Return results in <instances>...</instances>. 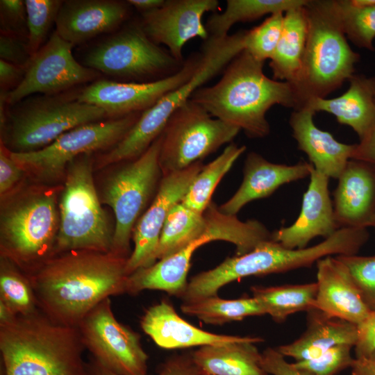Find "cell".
<instances>
[{
  "label": "cell",
  "mask_w": 375,
  "mask_h": 375,
  "mask_svg": "<svg viewBox=\"0 0 375 375\" xmlns=\"http://www.w3.org/2000/svg\"><path fill=\"white\" fill-rule=\"evenodd\" d=\"M198 375H212V374H199Z\"/></svg>",
  "instance_id": "db71d44e"
},
{
  "label": "cell",
  "mask_w": 375,
  "mask_h": 375,
  "mask_svg": "<svg viewBox=\"0 0 375 375\" xmlns=\"http://www.w3.org/2000/svg\"><path fill=\"white\" fill-rule=\"evenodd\" d=\"M181 310L184 314L195 317L206 324L217 325L266 314L262 306L253 297L224 299L217 295L210 296L183 301Z\"/></svg>",
  "instance_id": "836d02e7"
},
{
  "label": "cell",
  "mask_w": 375,
  "mask_h": 375,
  "mask_svg": "<svg viewBox=\"0 0 375 375\" xmlns=\"http://www.w3.org/2000/svg\"><path fill=\"white\" fill-rule=\"evenodd\" d=\"M77 327L56 323L40 310L0 323L4 375H88Z\"/></svg>",
  "instance_id": "3957f363"
},
{
  "label": "cell",
  "mask_w": 375,
  "mask_h": 375,
  "mask_svg": "<svg viewBox=\"0 0 375 375\" xmlns=\"http://www.w3.org/2000/svg\"><path fill=\"white\" fill-rule=\"evenodd\" d=\"M260 365L269 375H308L288 362L277 349H265L261 353Z\"/></svg>",
  "instance_id": "f6af8a7d"
},
{
  "label": "cell",
  "mask_w": 375,
  "mask_h": 375,
  "mask_svg": "<svg viewBox=\"0 0 375 375\" xmlns=\"http://www.w3.org/2000/svg\"><path fill=\"white\" fill-rule=\"evenodd\" d=\"M164 0H128V3L142 13L149 12L161 7Z\"/></svg>",
  "instance_id": "816d5d0a"
},
{
  "label": "cell",
  "mask_w": 375,
  "mask_h": 375,
  "mask_svg": "<svg viewBox=\"0 0 375 375\" xmlns=\"http://www.w3.org/2000/svg\"><path fill=\"white\" fill-rule=\"evenodd\" d=\"M349 87L342 95L315 98L305 107L314 112L324 111L334 115L342 124L350 126L362 139L375 124V99L370 78L354 74Z\"/></svg>",
  "instance_id": "4316f807"
},
{
  "label": "cell",
  "mask_w": 375,
  "mask_h": 375,
  "mask_svg": "<svg viewBox=\"0 0 375 375\" xmlns=\"http://www.w3.org/2000/svg\"><path fill=\"white\" fill-rule=\"evenodd\" d=\"M0 58L1 60L26 67L31 58L28 40L15 35L1 33Z\"/></svg>",
  "instance_id": "ee69618b"
},
{
  "label": "cell",
  "mask_w": 375,
  "mask_h": 375,
  "mask_svg": "<svg viewBox=\"0 0 375 375\" xmlns=\"http://www.w3.org/2000/svg\"><path fill=\"white\" fill-rule=\"evenodd\" d=\"M24 169L10 156L6 148L0 151V194L4 195L19 182L24 174Z\"/></svg>",
  "instance_id": "7dc6e473"
},
{
  "label": "cell",
  "mask_w": 375,
  "mask_h": 375,
  "mask_svg": "<svg viewBox=\"0 0 375 375\" xmlns=\"http://www.w3.org/2000/svg\"><path fill=\"white\" fill-rule=\"evenodd\" d=\"M307 312L305 332L294 342L277 348L283 356L299 362L317 358L336 345L354 347L358 338L356 324L331 317L317 308Z\"/></svg>",
  "instance_id": "484cf974"
},
{
  "label": "cell",
  "mask_w": 375,
  "mask_h": 375,
  "mask_svg": "<svg viewBox=\"0 0 375 375\" xmlns=\"http://www.w3.org/2000/svg\"><path fill=\"white\" fill-rule=\"evenodd\" d=\"M245 150V146L231 143L215 160L203 165L181 203L188 208L202 213L212 201V195L218 183Z\"/></svg>",
  "instance_id": "e575fe53"
},
{
  "label": "cell",
  "mask_w": 375,
  "mask_h": 375,
  "mask_svg": "<svg viewBox=\"0 0 375 375\" xmlns=\"http://www.w3.org/2000/svg\"><path fill=\"white\" fill-rule=\"evenodd\" d=\"M240 129L212 117L189 99L171 115L162 133L159 163L163 175L201 161L231 142Z\"/></svg>",
  "instance_id": "8fae6325"
},
{
  "label": "cell",
  "mask_w": 375,
  "mask_h": 375,
  "mask_svg": "<svg viewBox=\"0 0 375 375\" xmlns=\"http://www.w3.org/2000/svg\"><path fill=\"white\" fill-rule=\"evenodd\" d=\"M251 290L253 297L276 322H283L293 313L315 308L316 282L271 287L253 286Z\"/></svg>",
  "instance_id": "1f68e13d"
},
{
  "label": "cell",
  "mask_w": 375,
  "mask_h": 375,
  "mask_svg": "<svg viewBox=\"0 0 375 375\" xmlns=\"http://www.w3.org/2000/svg\"><path fill=\"white\" fill-rule=\"evenodd\" d=\"M218 8L217 0H165L161 7L142 13L140 24L154 43L165 45L176 60L183 62L185 44L197 37L208 39L202 17Z\"/></svg>",
  "instance_id": "e0dca14e"
},
{
  "label": "cell",
  "mask_w": 375,
  "mask_h": 375,
  "mask_svg": "<svg viewBox=\"0 0 375 375\" xmlns=\"http://www.w3.org/2000/svg\"><path fill=\"white\" fill-rule=\"evenodd\" d=\"M0 301L16 315L39 310L28 276L3 258H1L0 265Z\"/></svg>",
  "instance_id": "d590c367"
},
{
  "label": "cell",
  "mask_w": 375,
  "mask_h": 375,
  "mask_svg": "<svg viewBox=\"0 0 375 375\" xmlns=\"http://www.w3.org/2000/svg\"><path fill=\"white\" fill-rule=\"evenodd\" d=\"M370 80L372 85V88L374 91V99H375V76L373 77H371Z\"/></svg>",
  "instance_id": "f5cc1de1"
},
{
  "label": "cell",
  "mask_w": 375,
  "mask_h": 375,
  "mask_svg": "<svg viewBox=\"0 0 375 375\" xmlns=\"http://www.w3.org/2000/svg\"><path fill=\"white\" fill-rule=\"evenodd\" d=\"M208 242L207 238H201L150 266L135 271L128 276L126 294L157 290L181 299L188 284L187 276L192 256L197 249Z\"/></svg>",
  "instance_id": "83f0119b"
},
{
  "label": "cell",
  "mask_w": 375,
  "mask_h": 375,
  "mask_svg": "<svg viewBox=\"0 0 375 375\" xmlns=\"http://www.w3.org/2000/svg\"><path fill=\"white\" fill-rule=\"evenodd\" d=\"M128 3L115 0L62 1L56 31L74 46L117 29L128 18Z\"/></svg>",
  "instance_id": "44dd1931"
},
{
  "label": "cell",
  "mask_w": 375,
  "mask_h": 375,
  "mask_svg": "<svg viewBox=\"0 0 375 375\" xmlns=\"http://www.w3.org/2000/svg\"><path fill=\"white\" fill-rule=\"evenodd\" d=\"M206 233L207 220L203 212H195L181 202L176 204L169 212L161 231L155 261L174 254L201 238L209 240Z\"/></svg>",
  "instance_id": "4dcf8cb0"
},
{
  "label": "cell",
  "mask_w": 375,
  "mask_h": 375,
  "mask_svg": "<svg viewBox=\"0 0 375 375\" xmlns=\"http://www.w3.org/2000/svg\"><path fill=\"white\" fill-rule=\"evenodd\" d=\"M160 135L140 157L123 162L104 186L101 201L112 209L115 218L111 252L119 256L129 257L133 228L160 185Z\"/></svg>",
  "instance_id": "ba28073f"
},
{
  "label": "cell",
  "mask_w": 375,
  "mask_h": 375,
  "mask_svg": "<svg viewBox=\"0 0 375 375\" xmlns=\"http://www.w3.org/2000/svg\"><path fill=\"white\" fill-rule=\"evenodd\" d=\"M351 159L375 165V124L359 143L355 144Z\"/></svg>",
  "instance_id": "681fc988"
},
{
  "label": "cell",
  "mask_w": 375,
  "mask_h": 375,
  "mask_svg": "<svg viewBox=\"0 0 375 375\" xmlns=\"http://www.w3.org/2000/svg\"><path fill=\"white\" fill-rule=\"evenodd\" d=\"M26 67L0 59V91L10 92L22 81Z\"/></svg>",
  "instance_id": "c3c4849f"
},
{
  "label": "cell",
  "mask_w": 375,
  "mask_h": 375,
  "mask_svg": "<svg viewBox=\"0 0 375 375\" xmlns=\"http://www.w3.org/2000/svg\"><path fill=\"white\" fill-rule=\"evenodd\" d=\"M62 1L26 0L28 45L31 56L45 43Z\"/></svg>",
  "instance_id": "74e56055"
},
{
  "label": "cell",
  "mask_w": 375,
  "mask_h": 375,
  "mask_svg": "<svg viewBox=\"0 0 375 375\" xmlns=\"http://www.w3.org/2000/svg\"><path fill=\"white\" fill-rule=\"evenodd\" d=\"M317 292L315 308L354 324L370 312L348 269L336 256L316 262Z\"/></svg>",
  "instance_id": "603a6c76"
},
{
  "label": "cell",
  "mask_w": 375,
  "mask_h": 375,
  "mask_svg": "<svg viewBox=\"0 0 375 375\" xmlns=\"http://www.w3.org/2000/svg\"><path fill=\"white\" fill-rule=\"evenodd\" d=\"M73 47L55 31L31 56L19 85L8 93V106L34 94H60L97 81L101 73L79 63L72 54Z\"/></svg>",
  "instance_id": "5bb4252c"
},
{
  "label": "cell",
  "mask_w": 375,
  "mask_h": 375,
  "mask_svg": "<svg viewBox=\"0 0 375 375\" xmlns=\"http://www.w3.org/2000/svg\"><path fill=\"white\" fill-rule=\"evenodd\" d=\"M263 64L243 50L227 65L219 81L201 87L190 99L249 138L266 137L270 132L268 110L281 105L296 110L298 101L292 85L267 77Z\"/></svg>",
  "instance_id": "7a4b0ae2"
},
{
  "label": "cell",
  "mask_w": 375,
  "mask_h": 375,
  "mask_svg": "<svg viewBox=\"0 0 375 375\" xmlns=\"http://www.w3.org/2000/svg\"><path fill=\"white\" fill-rule=\"evenodd\" d=\"M202 58V52L193 54L176 73L158 81L135 83L97 80L81 89L78 99L101 108L109 119L142 113L190 78Z\"/></svg>",
  "instance_id": "9a60e30c"
},
{
  "label": "cell",
  "mask_w": 375,
  "mask_h": 375,
  "mask_svg": "<svg viewBox=\"0 0 375 375\" xmlns=\"http://www.w3.org/2000/svg\"><path fill=\"white\" fill-rule=\"evenodd\" d=\"M141 113L101 120L74 128L48 146L32 152L9 151L25 172L44 181L60 177L68 165L85 153L115 146L135 124Z\"/></svg>",
  "instance_id": "7c38bea8"
},
{
  "label": "cell",
  "mask_w": 375,
  "mask_h": 375,
  "mask_svg": "<svg viewBox=\"0 0 375 375\" xmlns=\"http://www.w3.org/2000/svg\"><path fill=\"white\" fill-rule=\"evenodd\" d=\"M333 5L347 38L358 48L374 51L375 5L359 6L352 0H333Z\"/></svg>",
  "instance_id": "8d00e7d4"
},
{
  "label": "cell",
  "mask_w": 375,
  "mask_h": 375,
  "mask_svg": "<svg viewBox=\"0 0 375 375\" xmlns=\"http://www.w3.org/2000/svg\"><path fill=\"white\" fill-rule=\"evenodd\" d=\"M305 5L284 12L281 38L269 62L274 79L288 82L292 85L300 74L307 40Z\"/></svg>",
  "instance_id": "f546056e"
},
{
  "label": "cell",
  "mask_w": 375,
  "mask_h": 375,
  "mask_svg": "<svg viewBox=\"0 0 375 375\" xmlns=\"http://www.w3.org/2000/svg\"><path fill=\"white\" fill-rule=\"evenodd\" d=\"M373 227H374V228H375V223H374V226H373Z\"/></svg>",
  "instance_id": "11a10c76"
},
{
  "label": "cell",
  "mask_w": 375,
  "mask_h": 375,
  "mask_svg": "<svg viewBox=\"0 0 375 375\" xmlns=\"http://www.w3.org/2000/svg\"><path fill=\"white\" fill-rule=\"evenodd\" d=\"M1 258L29 274L53 256L59 226L53 189L25 192L1 210Z\"/></svg>",
  "instance_id": "8992f818"
},
{
  "label": "cell",
  "mask_w": 375,
  "mask_h": 375,
  "mask_svg": "<svg viewBox=\"0 0 375 375\" xmlns=\"http://www.w3.org/2000/svg\"><path fill=\"white\" fill-rule=\"evenodd\" d=\"M358 327V338L354 346L356 358L367 357L375 352V310L370 311Z\"/></svg>",
  "instance_id": "bcb514c9"
},
{
  "label": "cell",
  "mask_w": 375,
  "mask_h": 375,
  "mask_svg": "<svg viewBox=\"0 0 375 375\" xmlns=\"http://www.w3.org/2000/svg\"><path fill=\"white\" fill-rule=\"evenodd\" d=\"M283 17L284 12L272 14L258 26L245 31L244 50L259 61L271 59L281 38Z\"/></svg>",
  "instance_id": "f35d334b"
},
{
  "label": "cell",
  "mask_w": 375,
  "mask_h": 375,
  "mask_svg": "<svg viewBox=\"0 0 375 375\" xmlns=\"http://www.w3.org/2000/svg\"><path fill=\"white\" fill-rule=\"evenodd\" d=\"M315 112L304 107L294 110L289 124L298 149L308 156L315 169L338 179L352 158L355 144L342 143L314 123Z\"/></svg>",
  "instance_id": "d4e9b609"
},
{
  "label": "cell",
  "mask_w": 375,
  "mask_h": 375,
  "mask_svg": "<svg viewBox=\"0 0 375 375\" xmlns=\"http://www.w3.org/2000/svg\"><path fill=\"white\" fill-rule=\"evenodd\" d=\"M313 166L306 161L288 165L267 160L256 152L247 154L242 181L235 194L219 208L230 215L248 203L270 196L281 185L310 176Z\"/></svg>",
  "instance_id": "7402d4cb"
},
{
  "label": "cell",
  "mask_w": 375,
  "mask_h": 375,
  "mask_svg": "<svg viewBox=\"0 0 375 375\" xmlns=\"http://www.w3.org/2000/svg\"><path fill=\"white\" fill-rule=\"evenodd\" d=\"M245 31L224 38H208L202 49V61L192 76L165 94L150 108L142 112L119 144L121 152L128 158L144 153L162 133L174 111L193 93L217 75L244 49Z\"/></svg>",
  "instance_id": "9c48e42d"
},
{
  "label": "cell",
  "mask_w": 375,
  "mask_h": 375,
  "mask_svg": "<svg viewBox=\"0 0 375 375\" xmlns=\"http://www.w3.org/2000/svg\"><path fill=\"white\" fill-rule=\"evenodd\" d=\"M353 347L350 344L336 345L317 358L295 362L294 365L308 375H335L351 367L355 359L351 353Z\"/></svg>",
  "instance_id": "60d3db41"
},
{
  "label": "cell",
  "mask_w": 375,
  "mask_h": 375,
  "mask_svg": "<svg viewBox=\"0 0 375 375\" xmlns=\"http://www.w3.org/2000/svg\"><path fill=\"white\" fill-rule=\"evenodd\" d=\"M88 375H117L106 369L94 358L87 362ZM201 374L191 353L176 354L162 365L157 375H198Z\"/></svg>",
  "instance_id": "b9f144b4"
},
{
  "label": "cell",
  "mask_w": 375,
  "mask_h": 375,
  "mask_svg": "<svg viewBox=\"0 0 375 375\" xmlns=\"http://www.w3.org/2000/svg\"><path fill=\"white\" fill-rule=\"evenodd\" d=\"M79 93L40 94L8 106L1 126L3 147L15 153L38 151L74 128L107 117L101 108L79 101Z\"/></svg>",
  "instance_id": "5b68a950"
},
{
  "label": "cell",
  "mask_w": 375,
  "mask_h": 375,
  "mask_svg": "<svg viewBox=\"0 0 375 375\" xmlns=\"http://www.w3.org/2000/svg\"><path fill=\"white\" fill-rule=\"evenodd\" d=\"M92 358L117 375H146L149 356L140 335L115 317L110 298L105 299L77 326Z\"/></svg>",
  "instance_id": "4fadbf2b"
},
{
  "label": "cell",
  "mask_w": 375,
  "mask_h": 375,
  "mask_svg": "<svg viewBox=\"0 0 375 375\" xmlns=\"http://www.w3.org/2000/svg\"><path fill=\"white\" fill-rule=\"evenodd\" d=\"M260 337L226 344H208L192 353L201 374L212 375H269L260 365L261 353L255 344Z\"/></svg>",
  "instance_id": "f1b7e54d"
},
{
  "label": "cell",
  "mask_w": 375,
  "mask_h": 375,
  "mask_svg": "<svg viewBox=\"0 0 375 375\" xmlns=\"http://www.w3.org/2000/svg\"><path fill=\"white\" fill-rule=\"evenodd\" d=\"M328 180L312 167L297 219L290 226L272 232V240L288 249H304L315 238H328L339 229L334 217Z\"/></svg>",
  "instance_id": "d6986e66"
},
{
  "label": "cell",
  "mask_w": 375,
  "mask_h": 375,
  "mask_svg": "<svg viewBox=\"0 0 375 375\" xmlns=\"http://www.w3.org/2000/svg\"><path fill=\"white\" fill-rule=\"evenodd\" d=\"M1 33L28 38L27 13L24 1H0Z\"/></svg>",
  "instance_id": "7bdbcfd3"
},
{
  "label": "cell",
  "mask_w": 375,
  "mask_h": 375,
  "mask_svg": "<svg viewBox=\"0 0 375 375\" xmlns=\"http://www.w3.org/2000/svg\"><path fill=\"white\" fill-rule=\"evenodd\" d=\"M306 2L307 0H227L225 10L212 15L205 26L209 38H224L236 23L256 20L267 14L285 12Z\"/></svg>",
  "instance_id": "d6a6232c"
},
{
  "label": "cell",
  "mask_w": 375,
  "mask_h": 375,
  "mask_svg": "<svg viewBox=\"0 0 375 375\" xmlns=\"http://www.w3.org/2000/svg\"><path fill=\"white\" fill-rule=\"evenodd\" d=\"M282 256L278 245L269 240L250 252L226 258L215 268L194 276L181 297L183 301L217 295L224 285L251 276L280 273Z\"/></svg>",
  "instance_id": "ac0fdd59"
},
{
  "label": "cell",
  "mask_w": 375,
  "mask_h": 375,
  "mask_svg": "<svg viewBox=\"0 0 375 375\" xmlns=\"http://www.w3.org/2000/svg\"><path fill=\"white\" fill-rule=\"evenodd\" d=\"M65 176L53 256L76 250L110 252L113 231L95 189L91 153L73 160Z\"/></svg>",
  "instance_id": "52a82bcc"
},
{
  "label": "cell",
  "mask_w": 375,
  "mask_h": 375,
  "mask_svg": "<svg viewBox=\"0 0 375 375\" xmlns=\"http://www.w3.org/2000/svg\"><path fill=\"white\" fill-rule=\"evenodd\" d=\"M203 165L199 161L181 171L163 175L155 197L133 228L134 248L126 266L128 276L156 262L154 255L168 214L182 201Z\"/></svg>",
  "instance_id": "2e32d148"
},
{
  "label": "cell",
  "mask_w": 375,
  "mask_h": 375,
  "mask_svg": "<svg viewBox=\"0 0 375 375\" xmlns=\"http://www.w3.org/2000/svg\"><path fill=\"white\" fill-rule=\"evenodd\" d=\"M336 258L348 269L366 306L370 311H374L375 255H338Z\"/></svg>",
  "instance_id": "ab89813d"
},
{
  "label": "cell",
  "mask_w": 375,
  "mask_h": 375,
  "mask_svg": "<svg viewBox=\"0 0 375 375\" xmlns=\"http://www.w3.org/2000/svg\"><path fill=\"white\" fill-rule=\"evenodd\" d=\"M184 62L154 43L140 23H132L91 48L83 65L125 82L144 83L174 74Z\"/></svg>",
  "instance_id": "30bf717a"
},
{
  "label": "cell",
  "mask_w": 375,
  "mask_h": 375,
  "mask_svg": "<svg viewBox=\"0 0 375 375\" xmlns=\"http://www.w3.org/2000/svg\"><path fill=\"white\" fill-rule=\"evenodd\" d=\"M333 192L338 228H367L375 223V165L350 159Z\"/></svg>",
  "instance_id": "ffe728a7"
},
{
  "label": "cell",
  "mask_w": 375,
  "mask_h": 375,
  "mask_svg": "<svg viewBox=\"0 0 375 375\" xmlns=\"http://www.w3.org/2000/svg\"><path fill=\"white\" fill-rule=\"evenodd\" d=\"M350 375H375V352L372 355L354 359Z\"/></svg>",
  "instance_id": "f907efd6"
},
{
  "label": "cell",
  "mask_w": 375,
  "mask_h": 375,
  "mask_svg": "<svg viewBox=\"0 0 375 375\" xmlns=\"http://www.w3.org/2000/svg\"><path fill=\"white\" fill-rule=\"evenodd\" d=\"M140 325L158 346L167 349L242 342L252 338L200 329L181 317L166 300L149 307L142 317Z\"/></svg>",
  "instance_id": "cb8c5ba5"
},
{
  "label": "cell",
  "mask_w": 375,
  "mask_h": 375,
  "mask_svg": "<svg viewBox=\"0 0 375 375\" xmlns=\"http://www.w3.org/2000/svg\"><path fill=\"white\" fill-rule=\"evenodd\" d=\"M308 35L300 74L292 85L298 110L324 98L353 75L360 56L349 46L333 0H307Z\"/></svg>",
  "instance_id": "277c9868"
},
{
  "label": "cell",
  "mask_w": 375,
  "mask_h": 375,
  "mask_svg": "<svg viewBox=\"0 0 375 375\" xmlns=\"http://www.w3.org/2000/svg\"><path fill=\"white\" fill-rule=\"evenodd\" d=\"M127 259L88 250L52 256L27 274L39 310L56 323L77 327L105 299L126 294Z\"/></svg>",
  "instance_id": "6da1fadb"
}]
</instances>
